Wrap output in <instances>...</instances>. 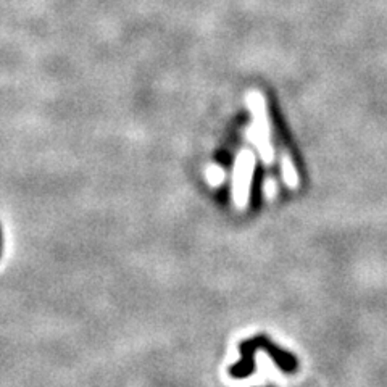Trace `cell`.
<instances>
[{
  "label": "cell",
  "mask_w": 387,
  "mask_h": 387,
  "mask_svg": "<svg viewBox=\"0 0 387 387\" xmlns=\"http://www.w3.org/2000/svg\"><path fill=\"white\" fill-rule=\"evenodd\" d=\"M253 173V155L252 152H242L237 162V178L234 186V198L239 207L247 205L248 192H250Z\"/></svg>",
  "instance_id": "7a4b0ae2"
},
{
  "label": "cell",
  "mask_w": 387,
  "mask_h": 387,
  "mask_svg": "<svg viewBox=\"0 0 387 387\" xmlns=\"http://www.w3.org/2000/svg\"><path fill=\"white\" fill-rule=\"evenodd\" d=\"M283 176L284 181L287 182V186L289 187H296L298 184V176L294 170V165H292L289 155H284L283 157Z\"/></svg>",
  "instance_id": "3957f363"
},
{
  "label": "cell",
  "mask_w": 387,
  "mask_h": 387,
  "mask_svg": "<svg viewBox=\"0 0 387 387\" xmlns=\"http://www.w3.org/2000/svg\"><path fill=\"white\" fill-rule=\"evenodd\" d=\"M248 108L253 115V139L262 152V157L269 162L273 157V147L269 142V120L267 113V102L258 91H252L247 96Z\"/></svg>",
  "instance_id": "6da1fadb"
}]
</instances>
